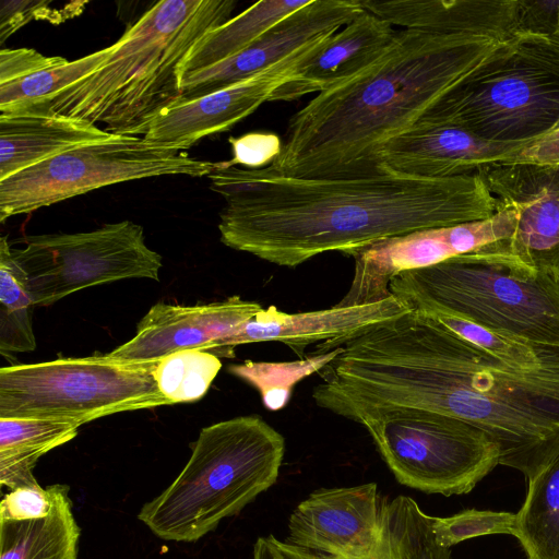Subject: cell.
I'll list each match as a JSON object with an SVG mask.
<instances>
[{
  "mask_svg": "<svg viewBox=\"0 0 559 559\" xmlns=\"http://www.w3.org/2000/svg\"><path fill=\"white\" fill-rule=\"evenodd\" d=\"M156 361L94 355L0 369V418L75 423L170 405L153 377Z\"/></svg>",
  "mask_w": 559,
  "mask_h": 559,
  "instance_id": "cell-9",
  "label": "cell"
},
{
  "mask_svg": "<svg viewBox=\"0 0 559 559\" xmlns=\"http://www.w3.org/2000/svg\"><path fill=\"white\" fill-rule=\"evenodd\" d=\"M478 174L496 199V212L516 214L512 236L498 247L534 272L559 275V167L495 163Z\"/></svg>",
  "mask_w": 559,
  "mask_h": 559,
  "instance_id": "cell-14",
  "label": "cell"
},
{
  "mask_svg": "<svg viewBox=\"0 0 559 559\" xmlns=\"http://www.w3.org/2000/svg\"><path fill=\"white\" fill-rule=\"evenodd\" d=\"M342 347L324 354H311L302 359L284 362L252 361L230 365L228 371L255 388L264 406L278 411L286 406L295 385L306 377L319 372L342 352Z\"/></svg>",
  "mask_w": 559,
  "mask_h": 559,
  "instance_id": "cell-29",
  "label": "cell"
},
{
  "mask_svg": "<svg viewBox=\"0 0 559 559\" xmlns=\"http://www.w3.org/2000/svg\"><path fill=\"white\" fill-rule=\"evenodd\" d=\"M524 145L488 142L456 124L420 118L378 147L372 163L403 175L449 178L502 163Z\"/></svg>",
  "mask_w": 559,
  "mask_h": 559,
  "instance_id": "cell-19",
  "label": "cell"
},
{
  "mask_svg": "<svg viewBox=\"0 0 559 559\" xmlns=\"http://www.w3.org/2000/svg\"><path fill=\"white\" fill-rule=\"evenodd\" d=\"M217 166L173 145L111 134L0 180V221L102 187L159 176L203 177Z\"/></svg>",
  "mask_w": 559,
  "mask_h": 559,
  "instance_id": "cell-10",
  "label": "cell"
},
{
  "mask_svg": "<svg viewBox=\"0 0 559 559\" xmlns=\"http://www.w3.org/2000/svg\"><path fill=\"white\" fill-rule=\"evenodd\" d=\"M51 493L48 486L24 487L11 490L0 503V520H35L49 514Z\"/></svg>",
  "mask_w": 559,
  "mask_h": 559,
  "instance_id": "cell-35",
  "label": "cell"
},
{
  "mask_svg": "<svg viewBox=\"0 0 559 559\" xmlns=\"http://www.w3.org/2000/svg\"><path fill=\"white\" fill-rule=\"evenodd\" d=\"M263 308L235 295L194 306L155 304L136 325L135 335L105 354L119 361H156L183 349L213 353L215 344Z\"/></svg>",
  "mask_w": 559,
  "mask_h": 559,
  "instance_id": "cell-18",
  "label": "cell"
},
{
  "mask_svg": "<svg viewBox=\"0 0 559 559\" xmlns=\"http://www.w3.org/2000/svg\"><path fill=\"white\" fill-rule=\"evenodd\" d=\"M332 413L364 426L396 480L426 493H468L499 465V450L483 430L447 414L396 405Z\"/></svg>",
  "mask_w": 559,
  "mask_h": 559,
  "instance_id": "cell-8",
  "label": "cell"
},
{
  "mask_svg": "<svg viewBox=\"0 0 559 559\" xmlns=\"http://www.w3.org/2000/svg\"><path fill=\"white\" fill-rule=\"evenodd\" d=\"M51 0H2L0 5V44L32 21H46L58 25L80 15L86 1H72L53 7Z\"/></svg>",
  "mask_w": 559,
  "mask_h": 559,
  "instance_id": "cell-33",
  "label": "cell"
},
{
  "mask_svg": "<svg viewBox=\"0 0 559 559\" xmlns=\"http://www.w3.org/2000/svg\"><path fill=\"white\" fill-rule=\"evenodd\" d=\"M520 34L559 36V0H518Z\"/></svg>",
  "mask_w": 559,
  "mask_h": 559,
  "instance_id": "cell-37",
  "label": "cell"
},
{
  "mask_svg": "<svg viewBox=\"0 0 559 559\" xmlns=\"http://www.w3.org/2000/svg\"><path fill=\"white\" fill-rule=\"evenodd\" d=\"M497 242L402 272L391 280L390 293L411 309L438 310L520 340L559 346V275L521 265Z\"/></svg>",
  "mask_w": 559,
  "mask_h": 559,
  "instance_id": "cell-6",
  "label": "cell"
},
{
  "mask_svg": "<svg viewBox=\"0 0 559 559\" xmlns=\"http://www.w3.org/2000/svg\"><path fill=\"white\" fill-rule=\"evenodd\" d=\"M392 25L447 35L508 40L518 36V0H361Z\"/></svg>",
  "mask_w": 559,
  "mask_h": 559,
  "instance_id": "cell-21",
  "label": "cell"
},
{
  "mask_svg": "<svg viewBox=\"0 0 559 559\" xmlns=\"http://www.w3.org/2000/svg\"><path fill=\"white\" fill-rule=\"evenodd\" d=\"M222 195L221 241L278 266L296 267L324 252H352L418 229L483 221L496 199L478 174L421 178L374 171L300 178L270 166H218L206 176Z\"/></svg>",
  "mask_w": 559,
  "mask_h": 559,
  "instance_id": "cell-1",
  "label": "cell"
},
{
  "mask_svg": "<svg viewBox=\"0 0 559 559\" xmlns=\"http://www.w3.org/2000/svg\"><path fill=\"white\" fill-rule=\"evenodd\" d=\"M310 1L263 0L252 4L204 34L185 59L181 75L205 69L237 55L274 24L306 7Z\"/></svg>",
  "mask_w": 559,
  "mask_h": 559,
  "instance_id": "cell-25",
  "label": "cell"
},
{
  "mask_svg": "<svg viewBox=\"0 0 559 559\" xmlns=\"http://www.w3.org/2000/svg\"><path fill=\"white\" fill-rule=\"evenodd\" d=\"M516 214L500 209L483 221L418 229L385 238L349 255L355 271L347 294L336 304L348 307L390 297L393 277L406 271L436 265L451 258L474 252L512 236Z\"/></svg>",
  "mask_w": 559,
  "mask_h": 559,
  "instance_id": "cell-12",
  "label": "cell"
},
{
  "mask_svg": "<svg viewBox=\"0 0 559 559\" xmlns=\"http://www.w3.org/2000/svg\"><path fill=\"white\" fill-rule=\"evenodd\" d=\"M386 503L376 483L317 489L292 512L285 542L342 559H394Z\"/></svg>",
  "mask_w": 559,
  "mask_h": 559,
  "instance_id": "cell-13",
  "label": "cell"
},
{
  "mask_svg": "<svg viewBox=\"0 0 559 559\" xmlns=\"http://www.w3.org/2000/svg\"><path fill=\"white\" fill-rule=\"evenodd\" d=\"M233 158L226 166L242 165L248 169H261L270 166L282 152L281 138L274 132H249L229 138Z\"/></svg>",
  "mask_w": 559,
  "mask_h": 559,
  "instance_id": "cell-34",
  "label": "cell"
},
{
  "mask_svg": "<svg viewBox=\"0 0 559 559\" xmlns=\"http://www.w3.org/2000/svg\"><path fill=\"white\" fill-rule=\"evenodd\" d=\"M527 481L513 536L528 559H559V454Z\"/></svg>",
  "mask_w": 559,
  "mask_h": 559,
  "instance_id": "cell-26",
  "label": "cell"
},
{
  "mask_svg": "<svg viewBox=\"0 0 559 559\" xmlns=\"http://www.w3.org/2000/svg\"><path fill=\"white\" fill-rule=\"evenodd\" d=\"M502 163L559 167V127L525 144Z\"/></svg>",
  "mask_w": 559,
  "mask_h": 559,
  "instance_id": "cell-38",
  "label": "cell"
},
{
  "mask_svg": "<svg viewBox=\"0 0 559 559\" xmlns=\"http://www.w3.org/2000/svg\"><path fill=\"white\" fill-rule=\"evenodd\" d=\"M222 368L215 354L183 349L157 360L153 377L162 395L170 405L201 400Z\"/></svg>",
  "mask_w": 559,
  "mask_h": 559,
  "instance_id": "cell-30",
  "label": "cell"
},
{
  "mask_svg": "<svg viewBox=\"0 0 559 559\" xmlns=\"http://www.w3.org/2000/svg\"><path fill=\"white\" fill-rule=\"evenodd\" d=\"M516 513L480 511L475 509L463 510L447 518L432 520V530L437 543L447 548L469 538L510 534L513 535Z\"/></svg>",
  "mask_w": 559,
  "mask_h": 559,
  "instance_id": "cell-32",
  "label": "cell"
},
{
  "mask_svg": "<svg viewBox=\"0 0 559 559\" xmlns=\"http://www.w3.org/2000/svg\"><path fill=\"white\" fill-rule=\"evenodd\" d=\"M432 520L408 496L388 501L384 522L394 559H450L451 549L436 540Z\"/></svg>",
  "mask_w": 559,
  "mask_h": 559,
  "instance_id": "cell-31",
  "label": "cell"
},
{
  "mask_svg": "<svg viewBox=\"0 0 559 559\" xmlns=\"http://www.w3.org/2000/svg\"><path fill=\"white\" fill-rule=\"evenodd\" d=\"M191 449L180 474L138 513L164 540L198 542L273 486L285 439L262 418L248 415L204 427Z\"/></svg>",
  "mask_w": 559,
  "mask_h": 559,
  "instance_id": "cell-5",
  "label": "cell"
},
{
  "mask_svg": "<svg viewBox=\"0 0 559 559\" xmlns=\"http://www.w3.org/2000/svg\"><path fill=\"white\" fill-rule=\"evenodd\" d=\"M396 33L390 22L365 10L337 33L318 43L270 102L298 99L349 81L385 53Z\"/></svg>",
  "mask_w": 559,
  "mask_h": 559,
  "instance_id": "cell-20",
  "label": "cell"
},
{
  "mask_svg": "<svg viewBox=\"0 0 559 559\" xmlns=\"http://www.w3.org/2000/svg\"><path fill=\"white\" fill-rule=\"evenodd\" d=\"M118 47L112 45L0 85V114L37 112L57 94L98 69Z\"/></svg>",
  "mask_w": 559,
  "mask_h": 559,
  "instance_id": "cell-27",
  "label": "cell"
},
{
  "mask_svg": "<svg viewBox=\"0 0 559 559\" xmlns=\"http://www.w3.org/2000/svg\"><path fill=\"white\" fill-rule=\"evenodd\" d=\"M24 243L11 253L35 306L120 280L159 281L160 254L146 246L143 227L128 219L91 231L29 236Z\"/></svg>",
  "mask_w": 559,
  "mask_h": 559,
  "instance_id": "cell-11",
  "label": "cell"
},
{
  "mask_svg": "<svg viewBox=\"0 0 559 559\" xmlns=\"http://www.w3.org/2000/svg\"><path fill=\"white\" fill-rule=\"evenodd\" d=\"M110 135L86 120L55 112L0 114V180Z\"/></svg>",
  "mask_w": 559,
  "mask_h": 559,
  "instance_id": "cell-22",
  "label": "cell"
},
{
  "mask_svg": "<svg viewBox=\"0 0 559 559\" xmlns=\"http://www.w3.org/2000/svg\"><path fill=\"white\" fill-rule=\"evenodd\" d=\"M75 423L0 418V484L11 490L39 486L33 471L40 456L78 435Z\"/></svg>",
  "mask_w": 559,
  "mask_h": 559,
  "instance_id": "cell-24",
  "label": "cell"
},
{
  "mask_svg": "<svg viewBox=\"0 0 559 559\" xmlns=\"http://www.w3.org/2000/svg\"><path fill=\"white\" fill-rule=\"evenodd\" d=\"M317 44L231 86L166 108L152 121L143 138L186 151L205 136L229 130L264 102H270Z\"/></svg>",
  "mask_w": 559,
  "mask_h": 559,
  "instance_id": "cell-17",
  "label": "cell"
},
{
  "mask_svg": "<svg viewBox=\"0 0 559 559\" xmlns=\"http://www.w3.org/2000/svg\"><path fill=\"white\" fill-rule=\"evenodd\" d=\"M361 0H311L287 15L237 55L182 76L181 99L189 100L247 80L319 43L364 12Z\"/></svg>",
  "mask_w": 559,
  "mask_h": 559,
  "instance_id": "cell-15",
  "label": "cell"
},
{
  "mask_svg": "<svg viewBox=\"0 0 559 559\" xmlns=\"http://www.w3.org/2000/svg\"><path fill=\"white\" fill-rule=\"evenodd\" d=\"M51 509L35 520H0V559H78L81 528L64 484L48 486Z\"/></svg>",
  "mask_w": 559,
  "mask_h": 559,
  "instance_id": "cell-23",
  "label": "cell"
},
{
  "mask_svg": "<svg viewBox=\"0 0 559 559\" xmlns=\"http://www.w3.org/2000/svg\"><path fill=\"white\" fill-rule=\"evenodd\" d=\"M345 402L447 414L483 430L527 480L559 454V369L524 370L411 309L357 334L340 369Z\"/></svg>",
  "mask_w": 559,
  "mask_h": 559,
  "instance_id": "cell-2",
  "label": "cell"
},
{
  "mask_svg": "<svg viewBox=\"0 0 559 559\" xmlns=\"http://www.w3.org/2000/svg\"><path fill=\"white\" fill-rule=\"evenodd\" d=\"M234 0L155 2L118 39L93 73L37 112L105 124L116 135L144 136L152 121L181 99V67L209 31L230 19Z\"/></svg>",
  "mask_w": 559,
  "mask_h": 559,
  "instance_id": "cell-4",
  "label": "cell"
},
{
  "mask_svg": "<svg viewBox=\"0 0 559 559\" xmlns=\"http://www.w3.org/2000/svg\"><path fill=\"white\" fill-rule=\"evenodd\" d=\"M23 272L14 261L7 237L0 239V354L36 348L33 309Z\"/></svg>",
  "mask_w": 559,
  "mask_h": 559,
  "instance_id": "cell-28",
  "label": "cell"
},
{
  "mask_svg": "<svg viewBox=\"0 0 559 559\" xmlns=\"http://www.w3.org/2000/svg\"><path fill=\"white\" fill-rule=\"evenodd\" d=\"M67 59L47 57L35 49L17 48L0 50V85L17 81L38 71L62 64Z\"/></svg>",
  "mask_w": 559,
  "mask_h": 559,
  "instance_id": "cell-36",
  "label": "cell"
},
{
  "mask_svg": "<svg viewBox=\"0 0 559 559\" xmlns=\"http://www.w3.org/2000/svg\"><path fill=\"white\" fill-rule=\"evenodd\" d=\"M493 143L527 144L559 127V36L519 34L421 117Z\"/></svg>",
  "mask_w": 559,
  "mask_h": 559,
  "instance_id": "cell-7",
  "label": "cell"
},
{
  "mask_svg": "<svg viewBox=\"0 0 559 559\" xmlns=\"http://www.w3.org/2000/svg\"><path fill=\"white\" fill-rule=\"evenodd\" d=\"M409 310L407 305L393 295L376 302L348 307L335 305L329 309L298 313L282 312L275 306H270L217 342L213 354L233 358L234 348L238 345L281 342L302 359L308 345L319 343L312 354L329 353L353 335Z\"/></svg>",
  "mask_w": 559,
  "mask_h": 559,
  "instance_id": "cell-16",
  "label": "cell"
},
{
  "mask_svg": "<svg viewBox=\"0 0 559 559\" xmlns=\"http://www.w3.org/2000/svg\"><path fill=\"white\" fill-rule=\"evenodd\" d=\"M253 559H342L307 550L280 540L273 535L259 537L253 546Z\"/></svg>",
  "mask_w": 559,
  "mask_h": 559,
  "instance_id": "cell-39",
  "label": "cell"
},
{
  "mask_svg": "<svg viewBox=\"0 0 559 559\" xmlns=\"http://www.w3.org/2000/svg\"><path fill=\"white\" fill-rule=\"evenodd\" d=\"M508 40L399 29L377 62L319 93L289 119L270 167L300 178L377 170L378 147L415 124Z\"/></svg>",
  "mask_w": 559,
  "mask_h": 559,
  "instance_id": "cell-3",
  "label": "cell"
}]
</instances>
